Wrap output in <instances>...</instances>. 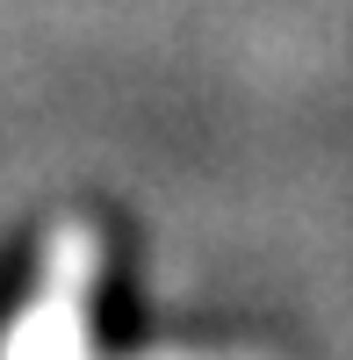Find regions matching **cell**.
<instances>
[{
	"instance_id": "7a4b0ae2",
	"label": "cell",
	"mask_w": 353,
	"mask_h": 360,
	"mask_svg": "<svg viewBox=\"0 0 353 360\" xmlns=\"http://www.w3.org/2000/svg\"><path fill=\"white\" fill-rule=\"evenodd\" d=\"M123 360H274V353H259V346H144Z\"/></svg>"
},
{
	"instance_id": "6da1fadb",
	"label": "cell",
	"mask_w": 353,
	"mask_h": 360,
	"mask_svg": "<svg viewBox=\"0 0 353 360\" xmlns=\"http://www.w3.org/2000/svg\"><path fill=\"white\" fill-rule=\"evenodd\" d=\"M101 231L86 217L51 224L29 295L0 324V360H101L94 353V288H101Z\"/></svg>"
}]
</instances>
